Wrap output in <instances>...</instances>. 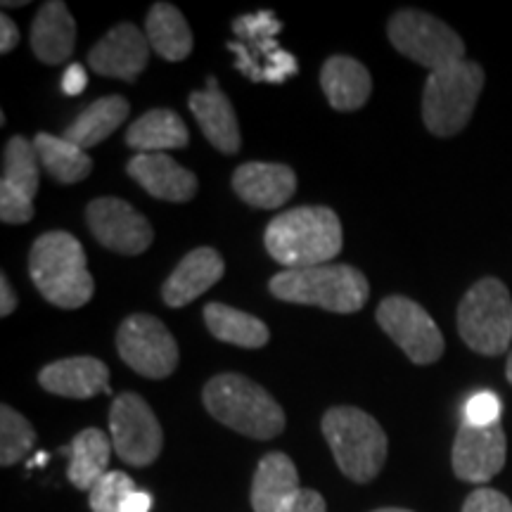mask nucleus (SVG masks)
<instances>
[{
	"label": "nucleus",
	"instance_id": "nucleus-1",
	"mask_svg": "<svg viewBox=\"0 0 512 512\" xmlns=\"http://www.w3.org/2000/svg\"><path fill=\"white\" fill-rule=\"evenodd\" d=\"M264 245L285 271L323 266L342 252V223L330 207H297L268 223Z\"/></svg>",
	"mask_w": 512,
	"mask_h": 512
},
{
	"label": "nucleus",
	"instance_id": "nucleus-2",
	"mask_svg": "<svg viewBox=\"0 0 512 512\" xmlns=\"http://www.w3.org/2000/svg\"><path fill=\"white\" fill-rule=\"evenodd\" d=\"M29 275L41 297L60 309H81L93 299L95 283L86 252L64 230L41 235L29 252Z\"/></svg>",
	"mask_w": 512,
	"mask_h": 512
},
{
	"label": "nucleus",
	"instance_id": "nucleus-3",
	"mask_svg": "<svg viewBox=\"0 0 512 512\" xmlns=\"http://www.w3.org/2000/svg\"><path fill=\"white\" fill-rule=\"evenodd\" d=\"M202 401L211 418L245 437L268 441L285 430V413L280 403L245 375H216L204 387Z\"/></svg>",
	"mask_w": 512,
	"mask_h": 512
},
{
	"label": "nucleus",
	"instance_id": "nucleus-4",
	"mask_svg": "<svg viewBox=\"0 0 512 512\" xmlns=\"http://www.w3.org/2000/svg\"><path fill=\"white\" fill-rule=\"evenodd\" d=\"M268 290L280 302L318 306L332 313H356L366 306L370 285L366 275L354 266L323 264L273 275Z\"/></svg>",
	"mask_w": 512,
	"mask_h": 512
},
{
	"label": "nucleus",
	"instance_id": "nucleus-5",
	"mask_svg": "<svg viewBox=\"0 0 512 512\" xmlns=\"http://www.w3.org/2000/svg\"><path fill=\"white\" fill-rule=\"evenodd\" d=\"M320 430L344 477L368 484L380 475L389 441L373 415L356 406H335L323 415Z\"/></svg>",
	"mask_w": 512,
	"mask_h": 512
},
{
	"label": "nucleus",
	"instance_id": "nucleus-6",
	"mask_svg": "<svg viewBox=\"0 0 512 512\" xmlns=\"http://www.w3.org/2000/svg\"><path fill=\"white\" fill-rule=\"evenodd\" d=\"M482 88L484 69L477 62L463 60L430 72L422 91V121L427 131L439 138L463 131L470 124Z\"/></svg>",
	"mask_w": 512,
	"mask_h": 512
},
{
	"label": "nucleus",
	"instance_id": "nucleus-7",
	"mask_svg": "<svg viewBox=\"0 0 512 512\" xmlns=\"http://www.w3.org/2000/svg\"><path fill=\"white\" fill-rule=\"evenodd\" d=\"M458 332L472 351L501 356L512 339V297L501 280L482 278L458 306Z\"/></svg>",
	"mask_w": 512,
	"mask_h": 512
},
{
	"label": "nucleus",
	"instance_id": "nucleus-8",
	"mask_svg": "<svg viewBox=\"0 0 512 512\" xmlns=\"http://www.w3.org/2000/svg\"><path fill=\"white\" fill-rule=\"evenodd\" d=\"M387 36L403 57L422 64L430 72L465 60L463 38L446 22L422 10L394 12L387 24Z\"/></svg>",
	"mask_w": 512,
	"mask_h": 512
},
{
	"label": "nucleus",
	"instance_id": "nucleus-9",
	"mask_svg": "<svg viewBox=\"0 0 512 512\" xmlns=\"http://www.w3.org/2000/svg\"><path fill=\"white\" fill-rule=\"evenodd\" d=\"M117 351L128 368L150 380H164L178 366L174 335L150 313H133L119 325Z\"/></svg>",
	"mask_w": 512,
	"mask_h": 512
},
{
	"label": "nucleus",
	"instance_id": "nucleus-10",
	"mask_svg": "<svg viewBox=\"0 0 512 512\" xmlns=\"http://www.w3.org/2000/svg\"><path fill=\"white\" fill-rule=\"evenodd\" d=\"M110 439L114 453L126 465L147 467L159 458L164 446V432L157 415L143 396L126 392L112 401Z\"/></svg>",
	"mask_w": 512,
	"mask_h": 512
},
{
	"label": "nucleus",
	"instance_id": "nucleus-11",
	"mask_svg": "<svg viewBox=\"0 0 512 512\" xmlns=\"http://www.w3.org/2000/svg\"><path fill=\"white\" fill-rule=\"evenodd\" d=\"M380 328L394 339L396 347L418 366H430L444 354V335L439 325L418 302L401 297H387L375 311Z\"/></svg>",
	"mask_w": 512,
	"mask_h": 512
},
{
	"label": "nucleus",
	"instance_id": "nucleus-12",
	"mask_svg": "<svg viewBox=\"0 0 512 512\" xmlns=\"http://www.w3.org/2000/svg\"><path fill=\"white\" fill-rule=\"evenodd\" d=\"M41 183V162L27 138L12 136L3 152L0 178V219L12 226L34 219V197Z\"/></svg>",
	"mask_w": 512,
	"mask_h": 512
},
{
	"label": "nucleus",
	"instance_id": "nucleus-13",
	"mask_svg": "<svg viewBox=\"0 0 512 512\" xmlns=\"http://www.w3.org/2000/svg\"><path fill=\"white\" fill-rule=\"evenodd\" d=\"M86 223L102 247L124 256L143 254L155 242L150 221L119 197L93 200L86 207Z\"/></svg>",
	"mask_w": 512,
	"mask_h": 512
},
{
	"label": "nucleus",
	"instance_id": "nucleus-14",
	"mask_svg": "<svg viewBox=\"0 0 512 512\" xmlns=\"http://www.w3.org/2000/svg\"><path fill=\"white\" fill-rule=\"evenodd\" d=\"M505 456H508V444L501 422L491 427H472L463 422L453 441L451 463L458 479L486 484L503 470Z\"/></svg>",
	"mask_w": 512,
	"mask_h": 512
},
{
	"label": "nucleus",
	"instance_id": "nucleus-15",
	"mask_svg": "<svg viewBox=\"0 0 512 512\" xmlns=\"http://www.w3.org/2000/svg\"><path fill=\"white\" fill-rule=\"evenodd\" d=\"M150 53L152 48L145 29L124 22L95 43L88 53V67L98 76H107V79L136 81L138 74L147 67Z\"/></svg>",
	"mask_w": 512,
	"mask_h": 512
},
{
	"label": "nucleus",
	"instance_id": "nucleus-16",
	"mask_svg": "<svg viewBox=\"0 0 512 512\" xmlns=\"http://www.w3.org/2000/svg\"><path fill=\"white\" fill-rule=\"evenodd\" d=\"M188 107L192 117L200 124L204 138H207L216 150L223 152V155H235V152H240L242 138L238 114H235L233 102H230L228 95L221 91L219 81H216L214 76H209L204 91L190 93Z\"/></svg>",
	"mask_w": 512,
	"mask_h": 512
},
{
	"label": "nucleus",
	"instance_id": "nucleus-17",
	"mask_svg": "<svg viewBox=\"0 0 512 512\" xmlns=\"http://www.w3.org/2000/svg\"><path fill=\"white\" fill-rule=\"evenodd\" d=\"M126 174L155 200L190 202L197 192V176L164 152L131 157Z\"/></svg>",
	"mask_w": 512,
	"mask_h": 512
},
{
	"label": "nucleus",
	"instance_id": "nucleus-18",
	"mask_svg": "<svg viewBox=\"0 0 512 512\" xmlns=\"http://www.w3.org/2000/svg\"><path fill=\"white\" fill-rule=\"evenodd\" d=\"M226 273L223 256L211 247H197L181 259L162 285V299L171 309H181L211 290Z\"/></svg>",
	"mask_w": 512,
	"mask_h": 512
},
{
	"label": "nucleus",
	"instance_id": "nucleus-19",
	"mask_svg": "<svg viewBox=\"0 0 512 512\" xmlns=\"http://www.w3.org/2000/svg\"><path fill=\"white\" fill-rule=\"evenodd\" d=\"M46 392L64 399H93L110 394V368L93 356H74L50 363L38 373Z\"/></svg>",
	"mask_w": 512,
	"mask_h": 512
},
{
	"label": "nucleus",
	"instance_id": "nucleus-20",
	"mask_svg": "<svg viewBox=\"0 0 512 512\" xmlns=\"http://www.w3.org/2000/svg\"><path fill=\"white\" fill-rule=\"evenodd\" d=\"M233 190L256 209H278L297 192V176L287 164L249 162L233 174Z\"/></svg>",
	"mask_w": 512,
	"mask_h": 512
},
{
	"label": "nucleus",
	"instance_id": "nucleus-21",
	"mask_svg": "<svg viewBox=\"0 0 512 512\" xmlns=\"http://www.w3.org/2000/svg\"><path fill=\"white\" fill-rule=\"evenodd\" d=\"M302 494L299 472L285 453H268L256 465L252 484L254 512H285Z\"/></svg>",
	"mask_w": 512,
	"mask_h": 512
},
{
	"label": "nucleus",
	"instance_id": "nucleus-22",
	"mask_svg": "<svg viewBox=\"0 0 512 512\" xmlns=\"http://www.w3.org/2000/svg\"><path fill=\"white\" fill-rule=\"evenodd\" d=\"M320 88L337 112H356L373 93V79L361 62L347 55H332L320 69Z\"/></svg>",
	"mask_w": 512,
	"mask_h": 512
},
{
	"label": "nucleus",
	"instance_id": "nucleus-23",
	"mask_svg": "<svg viewBox=\"0 0 512 512\" xmlns=\"http://www.w3.org/2000/svg\"><path fill=\"white\" fill-rule=\"evenodd\" d=\"M76 22L60 0H48L31 22V50L41 62L62 64L74 53Z\"/></svg>",
	"mask_w": 512,
	"mask_h": 512
},
{
	"label": "nucleus",
	"instance_id": "nucleus-24",
	"mask_svg": "<svg viewBox=\"0 0 512 512\" xmlns=\"http://www.w3.org/2000/svg\"><path fill=\"white\" fill-rule=\"evenodd\" d=\"M190 143L185 121L174 110H150L133 121L126 131V145L138 155H155L164 150H183Z\"/></svg>",
	"mask_w": 512,
	"mask_h": 512
},
{
	"label": "nucleus",
	"instance_id": "nucleus-25",
	"mask_svg": "<svg viewBox=\"0 0 512 512\" xmlns=\"http://www.w3.org/2000/svg\"><path fill=\"white\" fill-rule=\"evenodd\" d=\"M112 448V439L102 430H95V427H88V430L76 434L69 448L62 451L69 453V482L79 491L91 494L93 486L110 472L107 465H110Z\"/></svg>",
	"mask_w": 512,
	"mask_h": 512
},
{
	"label": "nucleus",
	"instance_id": "nucleus-26",
	"mask_svg": "<svg viewBox=\"0 0 512 512\" xmlns=\"http://www.w3.org/2000/svg\"><path fill=\"white\" fill-rule=\"evenodd\" d=\"M145 36L150 48L169 62H181L192 53V31L188 19L171 3H155L145 17Z\"/></svg>",
	"mask_w": 512,
	"mask_h": 512
},
{
	"label": "nucleus",
	"instance_id": "nucleus-27",
	"mask_svg": "<svg viewBox=\"0 0 512 512\" xmlns=\"http://www.w3.org/2000/svg\"><path fill=\"white\" fill-rule=\"evenodd\" d=\"M128 110H131V105H128L126 98H121V95H105V98L91 102L72 124L64 128L62 138L79 145L81 150L100 145L102 140L110 138L124 124Z\"/></svg>",
	"mask_w": 512,
	"mask_h": 512
},
{
	"label": "nucleus",
	"instance_id": "nucleus-28",
	"mask_svg": "<svg viewBox=\"0 0 512 512\" xmlns=\"http://www.w3.org/2000/svg\"><path fill=\"white\" fill-rule=\"evenodd\" d=\"M204 323L219 342L235 344L242 349H261L271 339L264 320L252 316V313L233 309L228 304L211 302L204 306Z\"/></svg>",
	"mask_w": 512,
	"mask_h": 512
},
{
	"label": "nucleus",
	"instance_id": "nucleus-29",
	"mask_svg": "<svg viewBox=\"0 0 512 512\" xmlns=\"http://www.w3.org/2000/svg\"><path fill=\"white\" fill-rule=\"evenodd\" d=\"M31 143L36 147L38 162L55 181L74 185L91 176L93 159L79 145L69 143L67 138H57L53 133H38Z\"/></svg>",
	"mask_w": 512,
	"mask_h": 512
},
{
	"label": "nucleus",
	"instance_id": "nucleus-30",
	"mask_svg": "<svg viewBox=\"0 0 512 512\" xmlns=\"http://www.w3.org/2000/svg\"><path fill=\"white\" fill-rule=\"evenodd\" d=\"M280 31H283V22L271 10L249 12V15H240L233 22V34L238 36V43L249 50V55L254 57L261 69H264L261 57L268 60L280 50L278 41H275Z\"/></svg>",
	"mask_w": 512,
	"mask_h": 512
},
{
	"label": "nucleus",
	"instance_id": "nucleus-31",
	"mask_svg": "<svg viewBox=\"0 0 512 512\" xmlns=\"http://www.w3.org/2000/svg\"><path fill=\"white\" fill-rule=\"evenodd\" d=\"M36 444V432L31 422L15 408H0V465L10 467L22 463Z\"/></svg>",
	"mask_w": 512,
	"mask_h": 512
},
{
	"label": "nucleus",
	"instance_id": "nucleus-32",
	"mask_svg": "<svg viewBox=\"0 0 512 512\" xmlns=\"http://www.w3.org/2000/svg\"><path fill=\"white\" fill-rule=\"evenodd\" d=\"M136 482L119 470H110L91 489L93 512H121L128 496L136 494Z\"/></svg>",
	"mask_w": 512,
	"mask_h": 512
},
{
	"label": "nucleus",
	"instance_id": "nucleus-33",
	"mask_svg": "<svg viewBox=\"0 0 512 512\" xmlns=\"http://www.w3.org/2000/svg\"><path fill=\"white\" fill-rule=\"evenodd\" d=\"M501 411H503V403L494 392H479L467 399L463 418H465V425L491 427L501 422Z\"/></svg>",
	"mask_w": 512,
	"mask_h": 512
},
{
	"label": "nucleus",
	"instance_id": "nucleus-34",
	"mask_svg": "<svg viewBox=\"0 0 512 512\" xmlns=\"http://www.w3.org/2000/svg\"><path fill=\"white\" fill-rule=\"evenodd\" d=\"M463 512H512V501L501 491L482 486L465 498Z\"/></svg>",
	"mask_w": 512,
	"mask_h": 512
},
{
	"label": "nucleus",
	"instance_id": "nucleus-35",
	"mask_svg": "<svg viewBox=\"0 0 512 512\" xmlns=\"http://www.w3.org/2000/svg\"><path fill=\"white\" fill-rule=\"evenodd\" d=\"M299 72V62L297 57L292 53H287V50L280 48L278 53L271 55L266 60V67H264V83H283L290 79Z\"/></svg>",
	"mask_w": 512,
	"mask_h": 512
},
{
	"label": "nucleus",
	"instance_id": "nucleus-36",
	"mask_svg": "<svg viewBox=\"0 0 512 512\" xmlns=\"http://www.w3.org/2000/svg\"><path fill=\"white\" fill-rule=\"evenodd\" d=\"M86 86H88V74H86V69H83V64H79V62L69 64L67 72H64V76H62L64 95H81L83 91H86Z\"/></svg>",
	"mask_w": 512,
	"mask_h": 512
},
{
	"label": "nucleus",
	"instance_id": "nucleus-37",
	"mask_svg": "<svg viewBox=\"0 0 512 512\" xmlns=\"http://www.w3.org/2000/svg\"><path fill=\"white\" fill-rule=\"evenodd\" d=\"M285 512H328V505H325V498L313 489H302L297 501H294Z\"/></svg>",
	"mask_w": 512,
	"mask_h": 512
},
{
	"label": "nucleus",
	"instance_id": "nucleus-38",
	"mask_svg": "<svg viewBox=\"0 0 512 512\" xmlns=\"http://www.w3.org/2000/svg\"><path fill=\"white\" fill-rule=\"evenodd\" d=\"M19 43V29L8 15H0V53L8 55Z\"/></svg>",
	"mask_w": 512,
	"mask_h": 512
},
{
	"label": "nucleus",
	"instance_id": "nucleus-39",
	"mask_svg": "<svg viewBox=\"0 0 512 512\" xmlns=\"http://www.w3.org/2000/svg\"><path fill=\"white\" fill-rule=\"evenodd\" d=\"M17 309V294L12 290L8 278H0V316H10Z\"/></svg>",
	"mask_w": 512,
	"mask_h": 512
},
{
	"label": "nucleus",
	"instance_id": "nucleus-40",
	"mask_svg": "<svg viewBox=\"0 0 512 512\" xmlns=\"http://www.w3.org/2000/svg\"><path fill=\"white\" fill-rule=\"evenodd\" d=\"M152 508V496L145 494V491H136V494L128 496L124 503V510L121 512H150Z\"/></svg>",
	"mask_w": 512,
	"mask_h": 512
},
{
	"label": "nucleus",
	"instance_id": "nucleus-41",
	"mask_svg": "<svg viewBox=\"0 0 512 512\" xmlns=\"http://www.w3.org/2000/svg\"><path fill=\"white\" fill-rule=\"evenodd\" d=\"M46 460H48V453H38V456L29 463V467H38V465H43V463H46Z\"/></svg>",
	"mask_w": 512,
	"mask_h": 512
},
{
	"label": "nucleus",
	"instance_id": "nucleus-42",
	"mask_svg": "<svg viewBox=\"0 0 512 512\" xmlns=\"http://www.w3.org/2000/svg\"><path fill=\"white\" fill-rule=\"evenodd\" d=\"M24 5H27V3H24V0H15V3H10V0H5L3 8H5V10H8V8H24Z\"/></svg>",
	"mask_w": 512,
	"mask_h": 512
},
{
	"label": "nucleus",
	"instance_id": "nucleus-43",
	"mask_svg": "<svg viewBox=\"0 0 512 512\" xmlns=\"http://www.w3.org/2000/svg\"><path fill=\"white\" fill-rule=\"evenodd\" d=\"M505 375H508V382L512 384V351H510V356H508V363H505Z\"/></svg>",
	"mask_w": 512,
	"mask_h": 512
},
{
	"label": "nucleus",
	"instance_id": "nucleus-44",
	"mask_svg": "<svg viewBox=\"0 0 512 512\" xmlns=\"http://www.w3.org/2000/svg\"><path fill=\"white\" fill-rule=\"evenodd\" d=\"M373 512H413V510H403V508H380V510H373Z\"/></svg>",
	"mask_w": 512,
	"mask_h": 512
}]
</instances>
